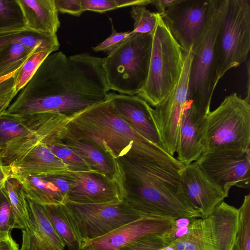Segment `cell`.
Wrapping results in <instances>:
<instances>
[{
    "label": "cell",
    "instance_id": "9a60e30c",
    "mask_svg": "<svg viewBox=\"0 0 250 250\" xmlns=\"http://www.w3.org/2000/svg\"><path fill=\"white\" fill-rule=\"evenodd\" d=\"M179 174L184 193L202 218L208 216L228 197L194 163L184 166Z\"/></svg>",
    "mask_w": 250,
    "mask_h": 250
},
{
    "label": "cell",
    "instance_id": "ee69618b",
    "mask_svg": "<svg viewBox=\"0 0 250 250\" xmlns=\"http://www.w3.org/2000/svg\"><path fill=\"white\" fill-rule=\"evenodd\" d=\"M10 176L9 168L0 162V193L4 188L6 182Z\"/></svg>",
    "mask_w": 250,
    "mask_h": 250
},
{
    "label": "cell",
    "instance_id": "30bf717a",
    "mask_svg": "<svg viewBox=\"0 0 250 250\" xmlns=\"http://www.w3.org/2000/svg\"><path fill=\"white\" fill-rule=\"evenodd\" d=\"M182 72L179 80L170 94L149 111L156 129L161 146L170 155L176 152L183 108L188 100L192 49L185 53Z\"/></svg>",
    "mask_w": 250,
    "mask_h": 250
},
{
    "label": "cell",
    "instance_id": "52a82bcc",
    "mask_svg": "<svg viewBox=\"0 0 250 250\" xmlns=\"http://www.w3.org/2000/svg\"><path fill=\"white\" fill-rule=\"evenodd\" d=\"M229 0H213L211 16L205 34L192 49L188 100L202 114L210 111L214 85L216 45L218 33Z\"/></svg>",
    "mask_w": 250,
    "mask_h": 250
},
{
    "label": "cell",
    "instance_id": "7a4b0ae2",
    "mask_svg": "<svg viewBox=\"0 0 250 250\" xmlns=\"http://www.w3.org/2000/svg\"><path fill=\"white\" fill-rule=\"evenodd\" d=\"M31 128L42 141L64 137L89 142L114 160L127 157L183 165L162 146L137 133L107 99L69 117L51 112L39 114Z\"/></svg>",
    "mask_w": 250,
    "mask_h": 250
},
{
    "label": "cell",
    "instance_id": "f546056e",
    "mask_svg": "<svg viewBox=\"0 0 250 250\" xmlns=\"http://www.w3.org/2000/svg\"><path fill=\"white\" fill-rule=\"evenodd\" d=\"M43 143L66 165L69 170L93 171L88 164L72 148L56 141H48Z\"/></svg>",
    "mask_w": 250,
    "mask_h": 250
},
{
    "label": "cell",
    "instance_id": "74e56055",
    "mask_svg": "<svg viewBox=\"0 0 250 250\" xmlns=\"http://www.w3.org/2000/svg\"><path fill=\"white\" fill-rule=\"evenodd\" d=\"M58 12L80 16L84 12L82 5V0H55Z\"/></svg>",
    "mask_w": 250,
    "mask_h": 250
},
{
    "label": "cell",
    "instance_id": "ffe728a7",
    "mask_svg": "<svg viewBox=\"0 0 250 250\" xmlns=\"http://www.w3.org/2000/svg\"><path fill=\"white\" fill-rule=\"evenodd\" d=\"M29 30L57 35L60 26L55 0H17Z\"/></svg>",
    "mask_w": 250,
    "mask_h": 250
},
{
    "label": "cell",
    "instance_id": "836d02e7",
    "mask_svg": "<svg viewBox=\"0 0 250 250\" xmlns=\"http://www.w3.org/2000/svg\"><path fill=\"white\" fill-rule=\"evenodd\" d=\"M131 17L133 20L134 33H151L156 23V13L150 12L145 6H132L130 10Z\"/></svg>",
    "mask_w": 250,
    "mask_h": 250
},
{
    "label": "cell",
    "instance_id": "603a6c76",
    "mask_svg": "<svg viewBox=\"0 0 250 250\" xmlns=\"http://www.w3.org/2000/svg\"><path fill=\"white\" fill-rule=\"evenodd\" d=\"M27 199L43 206L66 203L53 183L38 176H15Z\"/></svg>",
    "mask_w": 250,
    "mask_h": 250
},
{
    "label": "cell",
    "instance_id": "5b68a950",
    "mask_svg": "<svg viewBox=\"0 0 250 250\" xmlns=\"http://www.w3.org/2000/svg\"><path fill=\"white\" fill-rule=\"evenodd\" d=\"M151 46V33L132 32L121 44L103 58L109 90L128 95H137L141 91L147 78Z\"/></svg>",
    "mask_w": 250,
    "mask_h": 250
},
{
    "label": "cell",
    "instance_id": "9c48e42d",
    "mask_svg": "<svg viewBox=\"0 0 250 250\" xmlns=\"http://www.w3.org/2000/svg\"><path fill=\"white\" fill-rule=\"evenodd\" d=\"M213 0H176L160 14L184 53L193 49L206 31Z\"/></svg>",
    "mask_w": 250,
    "mask_h": 250
},
{
    "label": "cell",
    "instance_id": "484cf974",
    "mask_svg": "<svg viewBox=\"0 0 250 250\" xmlns=\"http://www.w3.org/2000/svg\"><path fill=\"white\" fill-rule=\"evenodd\" d=\"M36 52L17 42L0 52V78L7 76L20 69L27 59Z\"/></svg>",
    "mask_w": 250,
    "mask_h": 250
},
{
    "label": "cell",
    "instance_id": "7c38bea8",
    "mask_svg": "<svg viewBox=\"0 0 250 250\" xmlns=\"http://www.w3.org/2000/svg\"><path fill=\"white\" fill-rule=\"evenodd\" d=\"M193 163L227 194L233 186L250 188V152L204 151Z\"/></svg>",
    "mask_w": 250,
    "mask_h": 250
},
{
    "label": "cell",
    "instance_id": "d4e9b609",
    "mask_svg": "<svg viewBox=\"0 0 250 250\" xmlns=\"http://www.w3.org/2000/svg\"><path fill=\"white\" fill-rule=\"evenodd\" d=\"M7 197L11 205L14 218L15 229L21 230L28 224L29 215L27 199L18 181L9 177L1 191Z\"/></svg>",
    "mask_w": 250,
    "mask_h": 250
},
{
    "label": "cell",
    "instance_id": "b9f144b4",
    "mask_svg": "<svg viewBox=\"0 0 250 250\" xmlns=\"http://www.w3.org/2000/svg\"><path fill=\"white\" fill-rule=\"evenodd\" d=\"M176 0H152L151 4L154 5L157 9V13L161 14L163 13L170 6H171Z\"/></svg>",
    "mask_w": 250,
    "mask_h": 250
},
{
    "label": "cell",
    "instance_id": "f35d334b",
    "mask_svg": "<svg viewBox=\"0 0 250 250\" xmlns=\"http://www.w3.org/2000/svg\"><path fill=\"white\" fill-rule=\"evenodd\" d=\"M53 183L58 188L66 203V196L74 185V182L62 175L40 177Z\"/></svg>",
    "mask_w": 250,
    "mask_h": 250
},
{
    "label": "cell",
    "instance_id": "83f0119b",
    "mask_svg": "<svg viewBox=\"0 0 250 250\" xmlns=\"http://www.w3.org/2000/svg\"><path fill=\"white\" fill-rule=\"evenodd\" d=\"M36 135L33 130L20 122L3 115L0 118V147Z\"/></svg>",
    "mask_w": 250,
    "mask_h": 250
},
{
    "label": "cell",
    "instance_id": "d6a6232c",
    "mask_svg": "<svg viewBox=\"0 0 250 250\" xmlns=\"http://www.w3.org/2000/svg\"><path fill=\"white\" fill-rule=\"evenodd\" d=\"M239 220L236 236L239 250H250V194L245 195L238 208Z\"/></svg>",
    "mask_w": 250,
    "mask_h": 250
},
{
    "label": "cell",
    "instance_id": "d6986e66",
    "mask_svg": "<svg viewBox=\"0 0 250 250\" xmlns=\"http://www.w3.org/2000/svg\"><path fill=\"white\" fill-rule=\"evenodd\" d=\"M107 99L118 114L137 133L150 142L161 146L149 111L150 105L137 95L109 92Z\"/></svg>",
    "mask_w": 250,
    "mask_h": 250
},
{
    "label": "cell",
    "instance_id": "bcb514c9",
    "mask_svg": "<svg viewBox=\"0 0 250 250\" xmlns=\"http://www.w3.org/2000/svg\"><path fill=\"white\" fill-rule=\"evenodd\" d=\"M10 235V233L3 232L0 231V240Z\"/></svg>",
    "mask_w": 250,
    "mask_h": 250
},
{
    "label": "cell",
    "instance_id": "4316f807",
    "mask_svg": "<svg viewBox=\"0 0 250 250\" xmlns=\"http://www.w3.org/2000/svg\"><path fill=\"white\" fill-rule=\"evenodd\" d=\"M17 42L37 51L43 46L44 37L42 34L29 30L26 27L0 31V52Z\"/></svg>",
    "mask_w": 250,
    "mask_h": 250
},
{
    "label": "cell",
    "instance_id": "ba28073f",
    "mask_svg": "<svg viewBox=\"0 0 250 250\" xmlns=\"http://www.w3.org/2000/svg\"><path fill=\"white\" fill-rule=\"evenodd\" d=\"M250 49V0H229L218 33L214 85L247 61Z\"/></svg>",
    "mask_w": 250,
    "mask_h": 250
},
{
    "label": "cell",
    "instance_id": "7bdbcfd3",
    "mask_svg": "<svg viewBox=\"0 0 250 250\" xmlns=\"http://www.w3.org/2000/svg\"><path fill=\"white\" fill-rule=\"evenodd\" d=\"M17 94L14 92L7 97L0 100V118L5 113L12 101Z\"/></svg>",
    "mask_w": 250,
    "mask_h": 250
},
{
    "label": "cell",
    "instance_id": "2e32d148",
    "mask_svg": "<svg viewBox=\"0 0 250 250\" xmlns=\"http://www.w3.org/2000/svg\"><path fill=\"white\" fill-rule=\"evenodd\" d=\"M206 116L187 100L182 112L176 152V159L184 166L196 161L205 151Z\"/></svg>",
    "mask_w": 250,
    "mask_h": 250
},
{
    "label": "cell",
    "instance_id": "f1b7e54d",
    "mask_svg": "<svg viewBox=\"0 0 250 250\" xmlns=\"http://www.w3.org/2000/svg\"><path fill=\"white\" fill-rule=\"evenodd\" d=\"M25 27V20L17 0H0V31Z\"/></svg>",
    "mask_w": 250,
    "mask_h": 250
},
{
    "label": "cell",
    "instance_id": "e575fe53",
    "mask_svg": "<svg viewBox=\"0 0 250 250\" xmlns=\"http://www.w3.org/2000/svg\"><path fill=\"white\" fill-rule=\"evenodd\" d=\"M110 21L111 23V34L103 42L96 46L92 47V49L94 52L103 51L109 54L117 48L131 34V31L117 32L114 28L111 20Z\"/></svg>",
    "mask_w": 250,
    "mask_h": 250
},
{
    "label": "cell",
    "instance_id": "44dd1931",
    "mask_svg": "<svg viewBox=\"0 0 250 250\" xmlns=\"http://www.w3.org/2000/svg\"><path fill=\"white\" fill-rule=\"evenodd\" d=\"M48 141H56L70 147L80 155L90 166L92 170L109 180H116V160L111 159L96 145L89 142L58 137Z\"/></svg>",
    "mask_w": 250,
    "mask_h": 250
},
{
    "label": "cell",
    "instance_id": "cb8c5ba5",
    "mask_svg": "<svg viewBox=\"0 0 250 250\" xmlns=\"http://www.w3.org/2000/svg\"><path fill=\"white\" fill-rule=\"evenodd\" d=\"M159 250H210L207 241L203 219H194L188 232Z\"/></svg>",
    "mask_w": 250,
    "mask_h": 250
},
{
    "label": "cell",
    "instance_id": "d590c367",
    "mask_svg": "<svg viewBox=\"0 0 250 250\" xmlns=\"http://www.w3.org/2000/svg\"><path fill=\"white\" fill-rule=\"evenodd\" d=\"M164 245L162 234H151L138 238L121 250H159Z\"/></svg>",
    "mask_w": 250,
    "mask_h": 250
},
{
    "label": "cell",
    "instance_id": "60d3db41",
    "mask_svg": "<svg viewBox=\"0 0 250 250\" xmlns=\"http://www.w3.org/2000/svg\"><path fill=\"white\" fill-rule=\"evenodd\" d=\"M0 250H20L18 244L11 234L0 240Z\"/></svg>",
    "mask_w": 250,
    "mask_h": 250
},
{
    "label": "cell",
    "instance_id": "7dc6e473",
    "mask_svg": "<svg viewBox=\"0 0 250 250\" xmlns=\"http://www.w3.org/2000/svg\"><path fill=\"white\" fill-rule=\"evenodd\" d=\"M231 250H239V247L236 240H235L234 244L233 245L231 249Z\"/></svg>",
    "mask_w": 250,
    "mask_h": 250
},
{
    "label": "cell",
    "instance_id": "6da1fadb",
    "mask_svg": "<svg viewBox=\"0 0 250 250\" xmlns=\"http://www.w3.org/2000/svg\"><path fill=\"white\" fill-rule=\"evenodd\" d=\"M109 89L103 58L84 52L49 54L19 91L6 112L23 116L52 112L67 117L105 101Z\"/></svg>",
    "mask_w": 250,
    "mask_h": 250
},
{
    "label": "cell",
    "instance_id": "ac0fdd59",
    "mask_svg": "<svg viewBox=\"0 0 250 250\" xmlns=\"http://www.w3.org/2000/svg\"><path fill=\"white\" fill-rule=\"evenodd\" d=\"M203 219L210 250H231L238 232V208L223 201Z\"/></svg>",
    "mask_w": 250,
    "mask_h": 250
},
{
    "label": "cell",
    "instance_id": "5bb4252c",
    "mask_svg": "<svg viewBox=\"0 0 250 250\" xmlns=\"http://www.w3.org/2000/svg\"><path fill=\"white\" fill-rule=\"evenodd\" d=\"M173 222L155 216H143L101 237L84 242L80 250H121L143 236L163 234L170 229Z\"/></svg>",
    "mask_w": 250,
    "mask_h": 250
},
{
    "label": "cell",
    "instance_id": "f6af8a7d",
    "mask_svg": "<svg viewBox=\"0 0 250 250\" xmlns=\"http://www.w3.org/2000/svg\"><path fill=\"white\" fill-rule=\"evenodd\" d=\"M20 69H19L18 70H17L16 71H15V72L13 73L12 74H11V75H8L7 76H6V77H2V78H0V83H2V82H3L4 81L6 80V79L9 78L10 77L15 75L20 70Z\"/></svg>",
    "mask_w": 250,
    "mask_h": 250
},
{
    "label": "cell",
    "instance_id": "7402d4cb",
    "mask_svg": "<svg viewBox=\"0 0 250 250\" xmlns=\"http://www.w3.org/2000/svg\"><path fill=\"white\" fill-rule=\"evenodd\" d=\"M55 229L69 250H80L84 241L75 216L67 203L44 206Z\"/></svg>",
    "mask_w": 250,
    "mask_h": 250
},
{
    "label": "cell",
    "instance_id": "4dcf8cb0",
    "mask_svg": "<svg viewBox=\"0 0 250 250\" xmlns=\"http://www.w3.org/2000/svg\"><path fill=\"white\" fill-rule=\"evenodd\" d=\"M51 53L48 51L36 52L27 59L15 77L14 87L17 94L28 83L43 60Z\"/></svg>",
    "mask_w": 250,
    "mask_h": 250
},
{
    "label": "cell",
    "instance_id": "3957f363",
    "mask_svg": "<svg viewBox=\"0 0 250 250\" xmlns=\"http://www.w3.org/2000/svg\"><path fill=\"white\" fill-rule=\"evenodd\" d=\"M115 160L124 200L137 211L171 221L201 218L182 187L179 171L184 165L127 157Z\"/></svg>",
    "mask_w": 250,
    "mask_h": 250
},
{
    "label": "cell",
    "instance_id": "8fae6325",
    "mask_svg": "<svg viewBox=\"0 0 250 250\" xmlns=\"http://www.w3.org/2000/svg\"><path fill=\"white\" fill-rule=\"evenodd\" d=\"M67 204L78 224L84 243L146 216L125 201L98 204Z\"/></svg>",
    "mask_w": 250,
    "mask_h": 250
},
{
    "label": "cell",
    "instance_id": "4fadbf2b",
    "mask_svg": "<svg viewBox=\"0 0 250 250\" xmlns=\"http://www.w3.org/2000/svg\"><path fill=\"white\" fill-rule=\"evenodd\" d=\"M74 182L66 203L98 204L123 201L124 195L117 180H109L94 171L68 170L61 174Z\"/></svg>",
    "mask_w": 250,
    "mask_h": 250
},
{
    "label": "cell",
    "instance_id": "ab89813d",
    "mask_svg": "<svg viewBox=\"0 0 250 250\" xmlns=\"http://www.w3.org/2000/svg\"><path fill=\"white\" fill-rule=\"evenodd\" d=\"M17 73L0 83V100L15 92L14 86Z\"/></svg>",
    "mask_w": 250,
    "mask_h": 250
},
{
    "label": "cell",
    "instance_id": "8d00e7d4",
    "mask_svg": "<svg viewBox=\"0 0 250 250\" xmlns=\"http://www.w3.org/2000/svg\"><path fill=\"white\" fill-rule=\"evenodd\" d=\"M15 229V218L10 203L6 195L0 193V231L11 233Z\"/></svg>",
    "mask_w": 250,
    "mask_h": 250
},
{
    "label": "cell",
    "instance_id": "e0dca14e",
    "mask_svg": "<svg viewBox=\"0 0 250 250\" xmlns=\"http://www.w3.org/2000/svg\"><path fill=\"white\" fill-rule=\"evenodd\" d=\"M27 202L29 221L27 227L21 230L20 250H64L65 245L50 222L44 207L28 199Z\"/></svg>",
    "mask_w": 250,
    "mask_h": 250
},
{
    "label": "cell",
    "instance_id": "8992f818",
    "mask_svg": "<svg viewBox=\"0 0 250 250\" xmlns=\"http://www.w3.org/2000/svg\"><path fill=\"white\" fill-rule=\"evenodd\" d=\"M204 151L250 152V98L226 96L206 116Z\"/></svg>",
    "mask_w": 250,
    "mask_h": 250
},
{
    "label": "cell",
    "instance_id": "1f68e13d",
    "mask_svg": "<svg viewBox=\"0 0 250 250\" xmlns=\"http://www.w3.org/2000/svg\"><path fill=\"white\" fill-rule=\"evenodd\" d=\"M151 0H82L84 11L104 13L114 9L127 6H146L151 4Z\"/></svg>",
    "mask_w": 250,
    "mask_h": 250
},
{
    "label": "cell",
    "instance_id": "277c9868",
    "mask_svg": "<svg viewBox=\"0 0 250 250\" xmlns=\"http://www.w3.org/2000/svg\"><path fill=\"white\" fill-rule=\"evenodd\" d=\"M151 35L147 78L137 96L155 107L170 94L178 83L183 68L185 54L157 12L156 25Z\"/></svg>",
    "mask_w": 250,
    "mask_h": 250
}]
</instances>
